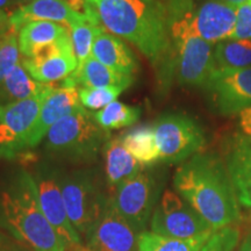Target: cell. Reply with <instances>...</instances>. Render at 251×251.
<instances>
[{"label":"cell","instance_id":"1","mask_svg":"<svg viewBox=\"0 0 251 251\" xmlns=\"http://www.w3.org/2000/svg\"><path fill=\"white\" fill-rule=\"evenodd\" d=\"M86 6L109 33L127 40L149 59L163 89L175 80L168 9L161 0H97Z\"/></svg>","mask_w":251,"mask_h":251},{"label":"cell","instance_id":"2","mask_svg":"<svg viewBox=\"0 0 251 251\" xmlns=\"http://www.w3.org/2000/svg\"><path fill=\"white\" fill-rule=\"evenodd\" d=\"M176 192L214 229L235 224L240 207L225 161L215 152H198L176 170Z\"/></svg>","mask_w":251,"mask_h":251},{"label":"cell","instance_id":"3","mask_svg":"<svg viewBox=\"0 0 251 251\" xmlns=\"http://www.w3.org/2000/svg\"><path fill=\"white\" fill-rule=\"evenodd\" d=\"M0 230L33 251H65L41 207L33 175L25 169L0 181Z\"/></svg>","mask_w":251,"mask_h":251},{"label":"cell","instance_id":"4","mask_svg":"<svg viewBox=\"0 0 251 251\" xmlns=\"http://www.w3.org/2000/svg\"><path fill=\"white\" fill-rule=\"evenodd\" d=\"M169 31L174 54L175 79L184 86L202 87L213 72L211 43L194 27L193 0H166Z\"/></svg>","mask_w":251,"mask_h":251},{"label":"cell","instance_id":"5","mask_svg":"<svg viewBox=\"0 0 251 251\" xmlns=\"http://www.w3.org/2000/svg\"><path fill=\"white\" fill-rule=\"evenodd\" d=\"M108 134L81 107L50 128L45 137L46 150L55 158L72 164L92 163L108 141Z\"/></svg>","mask_w":251,"mask_h":251},{"label":"cell","instance_id":"6","mask_svg":"<svg viewBox=\"0 0 251 251\" xmlns=\"http://www.w3.org/2000/svg\"><path fill=\"white\" fill-rule=\"evenodd\" d=\"M61 188L71 225L84 241L105 212L109 194L103 192L98 172L93 169L62 171Z\"/></svg>","mask_w":251,"mask_h":251},{"label":"cell","instance_id":"7","mask_svg":"<svg viewBox=\"0 0 251 251\" xmlns=\"http://www.w3.org/2000/svg\"><path fill=\"white\" fill-rule=\"evenodd\" d=\"M161 187L162 184L155 172L144 169L137 176L119 185L109 194L114 208L139 236L146 233Z\"/></svg>","mask_w":251,"mask_h":251},{"label":"cell","instance_id":"8","mask_svg":"<svg viewBox=\"0 0 251 251\" xmlns=\"http://www.w3.org/2000/svg\"><path fill=\"white\" fill-rule=\"evenodd\" d=\"M151 233L178 240L211 237L216 230L177 192L166 190L150 220Z\"/></svg>","mask_w":251,"mask_h":251},{"label":"cell","instance_id":"9","mask_svg":"<svg viewBox=\"0 0 251 251\" xmlns=\"http://www.w3.org/2000/svg\"><path fill=\"white\" fill-rule=\"evenodd\" d=\"M159 161L180 163L201 152L206 143L202 127L181 113H166L153 124Z\"/></svg>","mask_w":251,"mask_h":251},{"label":"cell","instance_id":"10","mask_svg":"<svg viewBox=\"0 0 251 251\" xmlns=\"http://www.w3.org/2000/svg\"><path fill=\"white\" fill-rule=\"evenodd\" d=\"M52 91L35 98L0 103V158L14 159L30 149L33 127L42 103Z\"/></svg>","mask_w":251,"mask_h":251},{"label":"cell","instance_id":"11","mask_svg":"<svg viewBox=\"0 0 251 251\" xmlns=\"http://www.w3.org/2000/svg\"><path fill=\"white\" fill-rule=\"evenodd\" d=\"M61 172L57 166L49 163L36 165L33 177L42 211L52 226L65 248H80L83 238L71 225L61 188Z\"/></svg>","mask_w":251,"mask_h":251},{"label":"cell","instance_id":"12","mask_svg":"<svg viewBox=\"0 0 251 251\" xmlns=\"http://www.w3.org/2000/svg\"><path fill=\"white\" fill-rule=\"evenodd\" d=\"M203 89L215 112L221 115L238 114L251 107V68L212 72Z\"/></svg>","mask_w":251,"mask_h":251},{"label":"cell","instance_id":"13","mask_svg":"<svg viewBox=\"0 0 251 251\" xmlns=\"http://www.w3.org/2000/svg\"><path fill=\"white\" fill-rule=\"evenodd\" d=\"M21 63L28 74L40 83L52 84L65 80L78 67L71 35L41 47L29 58L21 57Z\"/></svg>","mask_w":251,"mask_h":251},{"label":"cell","instance_id":"14","mask_svg":"<svg viewBox=\"0 0 251 251\" xmlns=\"http://www.w3.org/2000/svg\"><path fill=\"white\" fill-rule=\"evenodd\" d=\"M84 241L86 251H139V235L117 212L111 198L101 218Z\"/></svg>","mask_w":251,"mask_h":251},{"label":"cell","instance_id":"15","mask_svg":"<svg viewBox=\"0 0 251 251\" xmlns=\"http://www.w3.org/2000/svg\"><path fill=\"white\" fill-rule=\"evenodd\" d=\"M81 107L83 105L79 98V87L69 85L63 81L62 86L56 87L42 103L39 117L31 131L30 149L39 146L52 126L63 118L79 111Z\"/></svg>","mask_w":251,"mask_h":251},{"label":"cell","instance_id":"16","mask_svg":"<svg viewBox=\"0 0 251 251\" xmlns=\"http://www.w3.org/2000/svg\"><path fill=\"white\" fill-rule=\"evenodd\" d=\"M86 20L91 19L84 13L75 11L64 0H31L29 4L18 7L9 17V26L12 33L18 35L21 27L31 21L64 24L69 29H71L74 26Z\"/></svg>","mask_w":251,"mask_h":251},{"label":"cell","instance_id":"17","mask_svg":"<svg viewBox=\"0 0 251 251\" xmlns=\"http://www.w3.org/2000/svg\"><path fill=\"white\" fill-rule=\"evenodd\" d=\"M193 21L199 36L216 45L231 37L236 24V7L220 0H205L194 6Z\"/></svg>","mask_w":251,"mask_h":251},{"label":"cell","instance_id":"18","mask_svg":"<svg viewBox=\"0 0 251 251\" xmlns=\"http://www.w3.org/2000/svg\"><path fill=\"white\" fill-rule=\"evenodd\" d=\"M224 161L238 203L251 208V140L240 131L228 137Z\"/></svg>","mask_w":251,"mask_h":251},{"label":"cell","instance_id":"19","mask_svg":"<svg viewBox=\"0 0 251 251\" xmlns=\"http://www.w3.org/2000/svg\"><path fill=\"white\" fill-rule=\"evenodd\" d=\"M102 155L105 161L106 184L111 193L119 185L135 177L146 169V166L135 159L125 148L120 137L108 139L102 148Z\"/></svg>","mask_w":251,"mask_h":251},{"label":"cell","instance_id":"20","mask_svg":"<svg viewBox=\"0 0 251 251\" xmlns=\"http://www.w3.org/2000/svg\"><path fill=\"white\" fill-rule=\"evenodd\" d=\"M92 56L103 65L124 75L134 76L139 70V63L124 41L101 28L94 41Z\"/></svg>","mask_w":251,"mask_h":251},{"label":"cell","instance_id":"21","mask_svg":"<svg viewBox=\"0 0 251 251\" xmlns=\"http://www.w3.org/2000/svg\"><path fill=\"white\" fill-rule=\"evenodd\" d=\"M135 77L124 75L112 70L103 65L93 56L87 59L85 64L79 70H76L67 79L63 80L69 85L77 87H108L125 86L129 87L134 83Z\"/></svg>","mask_w":251,"mask_h":251},{"label":"cell","instance_id":"22","mask_svg":"<svg viewBox=\"0 0 251 251\" xmlns=\"http://www.w3.org/2000/svg\"><path fill=\"white\" fill-rule=\"evenodd\" d=\"M65 25L51 21H31L21 27L18 33V45L21 57L29 58L36 49L70 36Z\"/></svg>","mask_w":251,"mask_h":251},{"label":"cell","instance_id":"23","mask_svg":"<svg viewBox=\"0 0 251 251\" xmlns=\"http://www.w3.org/2000/svg\"><path fill=\"white\" fill-rule=\"evenodd\" d=\"M52 84L40 83L28 74L20 61L12 69L0 86V103L21 101L30 98H35L41 94L55 90Z\"/></svg>","mask_w":251,"mask_h":251},{"label":"cell","instance_id":"24","mask_svg":"<svg viewBox=\"0 0 251 251\" xmlns=\"http://www.w3.org/2000/svg\"><path fill=\"white\" fill-rule=\"evenodd\" d=\"M251 68V41L226 40L213 51V72H229Z\"/></svg>","mask_w":251,"mask_h":251},{"label":"cell","instance_id":"25","mask_svg":"<svg viewBox=\"0 0 251 251\" xmlns=\"http://www.w3.org/2000/svg\"><path fill=\"white\" fill-rule=\"evenodd\" d=\"M122 144L135 159L144 166H151L159 161L153 126L144 125L126 131L120 136Z\"/></svg>","mask_w":251,"mask_h":251},{"label":"cell","instance_id":"26","mask_svg":"<svg viewBox=\"0 0 251 251\" xmlns=\"http://www.w3.org/2000/svg\"><path fill=\"white\" fill-rule=\"evenodd\" d=\"M141 113V108L136 106L127 105L121 101H113L92 115L97 124L109 133L111 130L135 125L140 120Z\"/></svg>","mask_w":251,"mask_h":251},{"label":"cell","instance_id":"27","mask_svg":"<svg viewBox=\"0 0 251 251\" xmlns=\"http://www.w3.org/2000/svg\"><path fill=\"white\" fill-rule=\"evenodd\" d=\"M209 237L178 240L146 231L139 236V251H201Z\"/></svg>","mask_w":251,"mask_h":251},{"label":"cell","instance_id":"28","mask_svg":"<svg viewBox=\"0 0 251 251\" xmlns=\"http://www.w3.org/2000/svg\"><path fill=\"white\" fill-rule=\"evenodd\" d=\"M101 25L94 24L91 20H86L84 23L76 25L70 29L72 46H74V51L78 62L76 70L81 69L87 59L92 56L94 41H96V37L101 30Z\"/></svg>","mask_w":251,"mask_h":251},{"label":"cell","instance_id":"29","mask_svg":"<svg viewBox=\"0 0 251 251\" xmlns=\"http://www.w3.org/2000/svg\"><path fill=\"white\" fill-rule=\"evenodd\" d=\"M125 90H127V87H80V102L84 108L91 109V111H100L113 101H117V99Z\"/></svg>","mask_w":251,"mask_h":251},{"label":"cell","instance_id":"30","mask_svg":"<svg viewBox=\"0 0 251 251\" xmlns=\"http://www.w3.org/2000/svg\"><path fill=\"white\" fill-rule=\"evenodd\" d=\"M20 58L21 55L19 51L17 34L9 31L5 37L2 46L0 47V86L2 85L5 78L12 69L20 61Z\"/></svg>","mask_w":251,"mask_h":251},{"label":"cell","instance_id":"31","mask_svg":"<svg viewBox=\"0 0 251 251\" xmlns=\"http://www.w3.org/2000/svg\"><path fill=\"white\" fill-rule=\"evenodd\" d=\"M240 241V229L234 226L216 229L201 251H234Z\"/></svg>","mask_w":251,"mask_h":251},{"label":"cell","instance_id":"32","mask_svg":"<svg viewBox=\"0 0 251 251\" xmlns=\"http://www.w3.org/2000/svg\"><path fill=\"white\" fill-rule=\"evenodd\" d=\"M229 40L251 41V0L236 8V24Z\"/></svg>","mask_w":251,"mask_h":251},{"label":"cell","instance_id":"33","mask_svg":"<svg viewBox=\"0 0 251 251\" xmlns=\"http://www.w3.org/2000/svg\"><path fill=\"white\" fill-rule=\"evenodd\" d=\"M0 251H33L11 235L0 230Z\"/></svg>","mask_w":251,"mask_h":251},{"label":"cell","instance_id":"34","mask_svg":"<svg viewBox=\"0 0 251 251\" xmlns=\"http://www.w3.org/2000/svg\"><path fill=\"white\" fill-rule=\"evenodd\" d=\"M238 128L241 134L251 140V107L238 113Z\"/></svg>","mask_w":251,"mask_h":251},{"label":"cell","instance_id":"35","mask_svg":"<svg viewBox=\"0 0 251 251\" xmlns=\"http://www.w3.org/2000/svg\"><path fill=\"white\" fill-rule=\"evenodd\" d=\"M11 31V26H9V15L6 12L0 9V36L6 35Z\"/></svg>","mask_w":251,"mask_h":251},{"label":"cell","instance_id":"36","mask_svg":"<svg viewBox=\"0 0 251 251\" xmlns=\"http://www.w3.org/2000/svg\"><path fill=\"white\" fill-rule=\"evenodd\" d=\"M15 5H18L17 0H0V9L7 13L9 17L17 11Z\"/></svg>","mask_w":251,"mask_h":251},{"label":"cell","instance_id":"37","mask_svg":"<svg viewBox=\"0 0 251 251\" xmlns=\"http://www.w3.org/2000/svg\"><path fill=\"white\" fill-rule=\"evenodd\" d=\"M69 6H71L75 11L84 13L86 8V0H64Z\"/></svg>","mask_w":251,"mask_h":251},{"label":"cell","instance_id":"38","mask_svg":"<svg viewBox=\"0 0 251 251\" xmlns=\"http://www.w3.org/2000/svg\"><path fill=\"white\" fill-rule=\"evenodd\" d=\"M238 251H251V236L244 238V241L238 248Z\"/></svg>","mask_w":251,"mask_h":251},{"label":"cell","instance_id":"39","mask_svg":"<svg viewBox=\"0 0 251 251\" xmlns=\"http://www.w3.org/2000/svg\"><path fill=\"white\" fill-rule=\"evenodd\" d=\"M220 1H224L226 4L230 5V6H234V7H238V6L246 4V2L250 1V0H220Z\"/></svg>","mask_w":251,"mask_h":251},{"label":"cell","instance_id":"40","mask_svg":"<svg viewBox=\"0 0 251 251\" xmlns=\"http://www.w3.org/2000/svg\"><path fill=\"white\" fill-rule=\"evenodd\" d=\"M30 1H31V0H17V2H18V5H19V7H21V6H25V5L29 4Z\"/></svg>","mask_w":251,"mask_h":251},{"label":"cell","instance_id":"41","mask_svg":"<svg viewBox=\"0 0 251 251\" xmlns=\"http://www.w3.org/2000/svg\"><path fill=\"white\" fill-rule=\"evenodd\" d=\"M6 35H7V34H6ZM6 35H1V36H0V47H1V46H2V43H4Z\"/></svg>","mask_w":251,"mask_h":251},{"label":"cell","instance_id":"42","mask_svg":"<svg viewBox=\"0 0 251 251\" xmlns=\"http://www.w3.org/2000/svg\"><path fill=\"white\" fill-rule=\"evenodd\" d=\"M97 0H86V2L87 4H92V2H96Z\"/></svg>","mask_w":251,"mask_h":251}]
</instances>
